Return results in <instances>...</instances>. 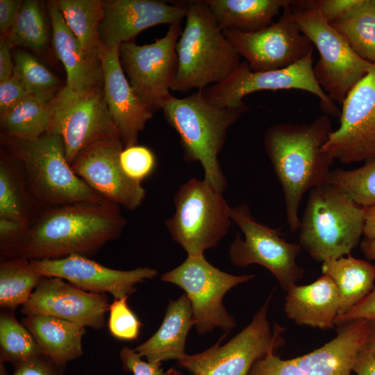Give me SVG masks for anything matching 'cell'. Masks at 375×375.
<instances>
[{"instance_id": "cell-22", "label": "cell", "mask_w": 375, "mask_h": 375, "mask_svg": "<svg viewBox=\"0 0 375 375\" xmlns=\"http://www.w3.org/2000/svg\"><path fill=\"white\" fill-rule=\"evenodd\" d=\"M340 327L329 342L292 360L307 375H351L358 355L366 347L367 319L353 320Z\"/></svg>"}, {"instance_id": "cell-49", "label": "cell", "mask_w": 375, "mask_h": 375, "mask_svg": "<svg viewBox=\"0 0 375 375\" xmlns=\"http://www.w3.org/2000/svg\"><path fill=\"white\" fill-rule=\"evenodd\" d=\"M363 235L365 238L375 239V205L365 207Z\"/></svg>"}, {"instance_id": "cell-46", "label": "cell", "mask_w": 375, "mask_h": 375, "mask_svg": "<svg viewBox=\"0 0 375 375\" xmlns=\"http://www.w3.org/2000/svg\"><path fill=\"white\" fill-rule=\"evenodd\" d=\"M23 1L0 0V32L2 36L6 35L15 24Z\"/></svg>"}, {"instance_id": "cell-19", "label": "cell", "mask_w": 375, "mask_h": 375, "mask_svg": "<svg viewBox=\"0 0 375 375\" xmlns=\"http://www.w3.org/2000/svg\"><path fill=\"white\" fill-rule=\"evenodd\" d=\"M110 305L106 294L83 290L60 278L43 276L22 306V312L53 316L101 329Z\"/></svg>"}, {"instance_id": "cell-25", "label": "cell", "mask_w": 375, "mask_h": 375, "mask_svg": "<svg viewBox=\"0 0 375 375\" xmlns=\"http://www.w3.org/2000/svg\"><path fill=\"white\" fill-rule=\"evenodd\" d=\"M194 326L192 310L185 294L176 300H169L162 322L158 331L134 349L147 361H163L183 358L187 337Z\"/></svg>"}, {"instance_id": "cell-1", "label": "cell", "mask_w": 375, "mask_h": 375, "mask_svg": "<svg viewBox=\"0 0 375 375\" xmlns=\"http://www.w3.org/2000/svg\"><path fill=\"white\" fill-rule=\"evenodd\" d=\"M126 224L119 206L111 202L49 207L31 222L8 258L87 257L119 237Z\"/></svg>"}, {"instance_id": "cell-15", "label": "cell", "mask_w": 375, "mask_h": 375, "mask_svg": "<svg viewBox=\"0 0 375 375\" xmlns=\"http://www.w3.org/2000/svg\"><path fill=\"white\" fill-rule=\"evenodd\" d=\"M291 5L283 9L277 22L259 31L222 30L226 39L240 57L246 59L251 70L265 72L284 68L313 52L314 45L300 31Z\"/></svg>"}, {"instance_id": "cell-32", "label": "cell", "mask_w": 375, "mask_h": 375, "mask_svg": "<svg viewBox=\"0 0 375 375\" xmlns=\"http://www.w3.org/2000/svg\"><path fill=\"white\" fill-rule=\"evenodd\" d=\"M43 276L31 267L30 260L23 258L3 260L0 264V306L15 311L24 305Z\"/></svg>"}, {"instance_id": "cell-50", "label": "cell", "mask_w": 375, "mask_h": 375, "mask_svg": "<svg viewBox=\"0 0 375 375\" xmlns=\"http://www.w3.org/2000/svg\"><path fill=\"white\" fill-rule=\"evenodd\" d=\"M360 249L368 260L375 261V239L365 238L360 242Z\"/></svg>"}, {"instance_id": "cell-6", "label": "cell", "mask_w": 375, "mask_h": 375, "mask_svg": "<svg viewBox=\"0 0 375 375\" xmlns=\"http://www.w3.org/2000/svg\"><path fill=\"white\" fill-rule=\"evenodd\" d=\"M3 142L20 160L31 194L38 202L49 207L110 202L74 173L60 135L46 133L33 140L3 136Z\"/></svg>"}, {"instance_id": "cell-43", "label": "cell", "mask_w": 375, "mask_h": 375, "mask_svg": "<svg viewBox=\"0 0 375 375\" xmlns=\"http://www.w3.org/2000/svg\"><path fill=\"white\" fill-rule=\"evenodd\" d=\"M31 94L15 74L0 81V114L14 107Z\"/></svg>"}, {"instance_id": "cell-16", "label": "cell", "mask_w": 375, "mask_h": 375, "mask_svg": "<svg viewBox=\"0 0 375 375\" xmlns=\"http://www.w3.org/2000/svg\"><path fill=\"white\" fill-rule=\"evenodd\" d=\"M340 126L322 150L343 163L375 158V62L342 104Z\"/></svg>"}, {"instance_id": "cell-35", "label": "cell", "mask_w": 375, "mask_h": 375, "mask_svg": "<svg viewBox=\"0 0 375 375\" xmlns=\"http://www.w3.org/2000/svg\"><path fill=\"white\" fill-rule=\"evenodd\" d=\"M43 354L27 328L19 322L14 311L2 310L0 314V360L12 364Z\"/></svg>"}, {"instance_id": "cell-3", "label": "cell", "mask_w": 375, "mask_h": 375, "mask_svg": "<svg viewBox=\"0 0 375 375\" xmlns=\"http://www.w3.org/2000/svg\"><path fill=\"white\" fill-rule=\"evenodd\" d=\"M186 23L177 41L178 70L172 90L186 92L220 83L239 68L240 56L224 37L206 1L180 3Z\"/></svg>"}, {"instance_id": "cell-33", "label": "cell", "mask_w": 375, "mask_h": 375, "mask_svg": "<svg viewBox=\"0 0 375 375\" xmlns=\"http://www.w3.org/2000/svg\"><path fill=\"white\" fill-rule=\"evenodd\" d=\"M24 170L1 153L0 158V217L31 223V200L26 191Z\"/></svg>"}, {"instance_id": "cell-51", "label": "cell", "mask_w": 375, "mask_h": 375, "mask_svg": "<svg viewBox=\"0 0 375 375\" xmlns=\"http://www.w3.org/2000/svg\"><path fill=\"white\" fill-rule=\"evenodd\" d=\"M366 347L375 356V318L367 319Z\"/></svg>"}, {"instance_id": "cell-10", "label": "cell", "mask_w": 375, "mask_h": 375, "mask_svg": "<svg viewBox=\"0 0 375 375\" xmlns=\"http://www.w3.org/2000/svg\"><path fill=\"white\" fill-rule=\"evenodd\" d=\"M255 277L233 275L213 266L204 256H188L180 265L163 274L161 280L175 284L190 301L194 326L199 334L221 328L227 333L236 326L234 317L222 303L225 294Z\"/></svg>"}, {"instance_id": "cell-47", "label": "cell", "mask_w": 375, "mask_h": 375, "mask_svg": "<svg viewBox=\"0 0 375 375\" xmlns=\"http://www.w3.org/2000/svg\"><path fill=\"white\" fill-rule=\"evenodd\" d=\"M13 46L6 36L0 40V81H3L13 74L14 59L12 47Z\"/></svg>"}, {"instance_id": "cell-30", "label": "cell", "mask_w": 375, "mask_h": 375, "mask_svg": "<svg viewBox=\"0 0 375 375\" xmlns=\"http://www.w3.org/2000/svg\"><path fill=\"white\" fill-rule=\"evenodd\" d=\"M69 30L92 58L101 61L103 47L99 26L104 16L102 0H53Z\"/></svg>"}, {"instance_id": "cell-24", "label": "cell", "mask_w": 375, "mask_h": 375, "mask_svg": "<svg viewBox=\"0 0 375 375\" xmlns=\"http://www.w3.org/2000/svg\"><path fill=\"white\" fill-rule=\"evenodd\" d=\"M340 298L333 281L322 274L306 285H294L287 291L285 312L299 325L326 330L335 326Z\"/></svg>"}, {"instance_id": "cell-29", "label": "cell", "mask_w": 375, "mask_h": 375, "mask_svg": "<svg viewBox=\"0 0 375 375\" xmlns=\"http://www.w3.org/2000/svg\"><path fill=\"white\" fill-rule=\"evenodd\" d=\"M56 94H31L0 114L3 136L33 140L47 133L51 121V101Z\"/></svg>"}, {"instance_id": "cell-23", "label": "cell", "mask_w": 375, "mask_h": 375, "mask_svg": "<svg viewBox=\"0 0 375 375\" xmlns=\"http://www.w3.org/2000/svg\"><path fill=\"white\" fill-rule=\"evenodd\" d=\"M47 9L52 27L53 50L66 71V85L76 92H85L101 86L103 71L101 61L86 54L67 27L53 1L47 2Z\"/></svg>"}, {"instance_id": "cell-28", "label": "cell", "mask_w": 375, "mask_h": 375, "mask_svg": "<svg viewBox=\"0 0 375 375\" xmlns=\"http://www.w3.org/2000/svg\"><path fill=\"white\" fill-rule=\"evenodd\" d=\"M322 272L333 281L338 288V315L358 304L375 287V266L351 254L322 262Z\"/></svg>"}, {"instance_id": "cell-39", "label": "cell", "mask_w": 375, "mask_h": 375, "mask_svg": "<svg viewBox=\"0 0 375 375\" xmlns=\"http://www.w3.org/2000/svg\"><path fill=\"white\" fill-rule=\"evenodd\" d=\"M119 160L126 176L140 183L153 172L156 165L153 152L149 148L138 144L124 148Z\"/></svg>"}, {"instance_id": "cell-27", "label": "cell", "mask_w": 375, "mask_h": 375, "mask_svg": "<svg viewBox=\"0 0 375 375\" xmlns=\"http://www.w3.org/2000/svg\"><path fill=\"white\" fill-rule=\"evenodd\" d=\"M222 30L254 32L273 23L290 0H205Z\"/></svg>"}, {"instance_id": "cell-37", "label": "cell", "mask_w": 375, "mask_h": 375, "mask_svg": "<svg viewBox=\"0 0 375 375\" xmlns=\"http://www.w3.org/2000/svg\"><path fill=\"white\" fill-rule=\"evenodd\" d=\"M15 74L31 94L56 93L60 79L36 58L26 51L13 52Z\"/></svg>"}, {"instance_id": "cell-48", "label": "cell", "mask_w": 375, "mask_h": 375, "mask_svg": "<svg viewBox=\"0 0 375 375\" xmlns=\"http://www.w3.org/2000/svg\"><path fill=\"white\" fill-rule=\"evenodd\" d=\"M352 371L357 375H375V356L366 347L358 355Z\"/></svg>"}, {"instance_id": "cell-26", "label": "cell", "mask_w": 375, "mask_h": 375, "mask_svg": "<svg viewBox=\"0 0 375 375\" xmlns=\"http://www.w3.org/2000/svg\"><path fill=\"white\" fill-rule=\"evenodd\" d=\"M30 331L42 353L63 367L83 354L85 327L46 315H25L21 322Z\"/></svg>"}, {"instance_id": "cell-38", "label": "cell", "mask_w": 375, "mask_h": 375, "mask_svg": "<svg viewBox=\"0 0 375 375\" xmlns=\"http://www.w3.org/2000/svg\"><path fill=\"white\" fill-rule=\"evenodd\" d=\"M126 297L115 299L109 308L108 329L110 334L120 340H136L142 324L136 315L128 307Z\"/></svg>"}, {"instance_id": "cell-18", "label": "cell", "mask_w": 375, "mask_h": 375, "mask_svg": "<svg viewBox=\"0 0 375 375\" xmlns=\"http://www.w3.org/2000/svg\"><path fill=\"white\" fill-rule=\"evenodd\" d=\"M31 268L45 277L67 280L83 290L111 294L114 299L128 297L135 291V285L154 278L155 269L143 267L130 270L107 267L86 256L71 255L61 258L31 260Z\"/></svg>"}, {"instance_id": "cell-45", "label": "cell", "mask_w": 375, "mask_h": 375, "mask_svg": "<svg viewBox=\"0 0 375 375\" xmlns=\"http://www.w3.org/2000/svg\"><path fill=\"white\" fill-rule=\"evenodd\" d=\"M375 318V287L358 304L343 315H337L335 326H341L351 321Z\"/></svg>"}, {"instance_id": "cell-42", "label": "cell", "mask_w": 375, "mask_h": 375, "mask_svg": "<svg viewBox=\"0 0 375 375\" xmlns=\"http://www.w3.org/2000/svg\"><path fill=\"white\" fill-rule=\"evenodd\" d=\"M119 358L124 370L131 372L133 375H165L160 367L161 363L146 362L142 360V357L134 349L122 347Z\"/></svg>"}, {"instance_id": "cell-13", "label": "cell", "mask_w": 375, "mask_h": 375, "mask_svg": "<svg viewBox=\"0 0 375 375\" xmlns=\"http://www.w3.org/2000/svg\"><path fill=\"white\" fill-rule=\"evenodd\" d=\"M231 216L244 234L238 232L229 247V257L237 267L260 265L269 271L285 291L295 285L304 269L297 263L301 246L288 242L276 229L258 222L244 204L231 208Z\"/></svg>"}, {"instance_id": "cell-40", "label": "cell", "mask_w": 375, "mask_h": 375, "mask_svg": "<svg viewBox=\"0 0 375 375\" xmlns=\"http://www.w3.org/2000/svg\"><path fill=\"white\" fill-rule=\"evenodd\" d=\"M247 375H307L292 360L270 353L256 360Z\"/></svg>"}, {"instance_id": "cell-34", "label": "cell", "mask_w": 375, "mask_h": 375, "mask_svg": "<svg viewBox=\"0 0 375 375\" xmlns=\"http://www.w3.org/2000/svg\"><path fill=\"white\" fill-rule=\"evenodd\" d=\"M5 36L13 47H26L39 54L44 53L49 32L42 3L37 0L23 1L15 24Z\"/></svg>"}, {"instance_id": "cell-36", "label": "cell", "mask_w": 375, "mask_h": 375, "mask_svg": "<svg viewBox=\"0 0 375 375\" xmlns=\"http://www.w3.org/2000/svg\"><path fill=\"white\" fill-rule=\"evenodd\" d=\"M327 183L364 208L375 205V158L356 169L331 171Z\"/></svg>"}, {"instance_id": "cell-12", "label": "cell", "mask_w": 375, "mask_h": 375, "mask_svg": "<svg viewBox=\"0 0 375 375\" xmlns=\"http://www.w3.org/2000/svg\"><path fill=\"white\" fill-rule=\"evenodd\" d=\"M312 53L290 66L275 70L254 72L246 61L241 62L228 79L201 90L203 96L210 103L219 108L247 109L243 101L247 94L262 90L297 89L317 97L326 113L340 115L334 101L315 77Z\"/></svg>"}, {"instance_id": "cell-53", "label": "cell", "mask_w": 375, "mask_h": 375, "mask_svg": "<svg viewBox=\"0 0 375 375\" xmlns=\"http://www.w3.org/2000/svg\"><path fill=\"white\" fill-rule=\"evenodd\" d=\"M374 3H375V0H374Z\"/></svg>"}, {"instance_id": "cell-11", "label": "cell", "mask_w": 375, "mask_h": 375, "mask_svg": "<svg viewBox=\"0 0 375 375\" xmlns=\"http://www.w3.org/2000/svg\"><path fill=\"white\" fill-rule=\"evenodd\" d=\"M47 133L62 138L70 165L92 143L121 138L110 115L103 85L85 92L61 87L51 101V121Z\"/></svg>"}, {"instance_id": "cell-14", "label": "cell", "mask_w": 375, "mask_h": 375, "mask_svg": "<svg viewBox=\"0 0 375 375\" xmlns=\"http://www.w3.org/2000/svg\"><path fill=\"white\" fill-rule=\"evenodd\" d=\"M181 23L169 26L163 37L153 43L138 45L133 41L119 45V58L129 83L149 110H162L171 94L177 70V41Z\"/></svg>"}, {"instance_id": "cell-17", "label": "cell", "mask_w": 375, "mask_h": 375, "mask_svg": "<svg viewBox=\"0 0 375 375\" xmlns=\"http://www.w3.org/2000/svg\"><path fill=\"white\" fill-rule=\"evenodd\" d=\"M124 148L120 137L98 140L80 151L71 167L107 201L133 210L142 203L146 191L142 183L133 181L123 171L119 157Z\"/></svg>"}, {"instance_id": "cell-7", "label": "cell", "mask_w": 375, "mask_h": 375, "mask_svg": "<svg viewBox=\"0 0 375 375\" xmlns=\"http://www.w3.org/2000/svg\"><path fill=\"white\" fill-rule=\"evenodd\" d=\"M291 8L300 31L319 52V59L313 65L316 80L333 101L342 105L373 63L356 53L312 6V1H294Z\"/></svg>"}, {"instance_id": "cell-41", "label": "cell", "mask_w": 375, "mask_h": 375, "mask_svg": "<svg viewBox=\"0 0 375 375\" xmlns=\"http://www.w3.org/2000/svg\"><path fill=\"white\" fill-rule=\"evenodd\" d=\"M11 375H64L61 366L44 354L12 364Z\"/></svg>"}, {"instance_id": "cell-31", "label": "cell", "mask_w": 375, "mask_h": 375, "mask_svg": "<svg viewBox=\"0 0 375 375\" xmlns=\"http://www.w3.org/2000/svg\"><path fill=\"white\" fill-rule=\"evenodd\" d=\"M362 58L375 62V3L360 0L342 19L330 24Z\"/></svg>"}, {"instance_id": "cell-9", "label": "cell", "mask_w": 375, "mask_h": 375, "mask_svg": "<svg viewBox=\"0 0 375 375\" xmlns=\"http://www.w3.org/2000/svg\"><path fill=\"white\" fill-rule=\"evenodd\" d=\"M272 292L254 315L251 322L224 344V335L203 352L188 355L178 361L179 367L192 375H247L254 362L276 351L284 344L283 328L274 324L272 330L267 317Z\"/></svg>"}, {"instance_id": "cell-2", "label": "cell", "mask_w": 375, "mask_h": 375, "mask_svg": "<svg viewBox=\"0 0 375 375\" xmlns=\"http://www.w3.org/2000/svg\"><path fill=\"white\" fill-rule=\"evenodd\" d=\"M333 131L324 114L310 124H278L265 132V149L283 191L292 232L299 227V209L304 194L327 183L335 159L322 148Z\"/></svg>"}, {"instance_id": "cell-8", "label": "cell", "mask_w": 375, "mask_h": 375, "mask_svg": "<svg viewBox=\"0 0 375 375\" xmlns=\"http://www.w3.org/2000/svg\"><path fill=\"white\" fill-rule=\"evenodd\" d=\"M175 212L165 220L172 239L188 256H203L217 246L231 224V208L204 179L192 178L174 197Z\"/></svg>"}, {"instance_id": "cell-21", "label": "cell", "mask_w": 375, "mask_h": 375, "mask_svg": "<svg viewBox=\"0 0 375 375\" xmlns=\"http://www.w3.org/2000/svg\"><path fill=\"white\" fill-rule=\"evenodd\" d=\"M119 46L103 47L101 62L105 100L124 148L138 144L153 113L140 100L126 79L119 58Z\"/></svg>"}, {"instance_id": "cell-4", "label": "cell", "mask_w": 375, "mask_h": 375, "mask_svg": "<svg viewBox=\"0 0 375 375\" xmlns=\"http://www.w3.org/2000/svg\"><path fill=\"white\" fill-rule=\"evenodd\" d=\"M162 110L166 121L180 137L185 160L199 162L203 179L215 190L223 193L227 181L218 155L228 128L247 109L215 106L203 97L201 90H198L183 98L172 96Z\"/></svg>"}, {"instance_id": "cell-5", "label": "cell", "mask_w": 375, "mask_h": 375, "mask_svg": "<svg viewBox=\"0 0 375 375\" xmlns=\"http://www.w3.org/2000/svg\"><path fill=\"white\" fill-rule=\"evenodd\" d=\"M364 223V207L326 183L310 190L299 227L300 245L322 262L347 256L359 243Z\"/></svg>"}, {"instance_id": "cell-20", "label": "cell", "mask_w": 375, "mask_h": 375, "mask_svg": "<svg viewBox=\"0 0 375 375\" xmlns=\"http://www.w3.org/2000/svg\"><path fill=\"white\" fill-rule=\"evenodd\" d=\"M186 8L180 3L169 5L156 0H106L99 26L103 47L111 48L133 40L147 28L181 23Z\"/></svg>"}, {"instance_id": "cell-52", "label": "cell", "mask_w": 375, "mask_h": 375, "mask_svg": "<svg viewBox=\"0 0 375 375\" xmlns=\"http://www.w3.org/2000/svg\"><path fill=\"white\" fill-rule=\"evenodd\" d=\"M3 361L0 360V375H9Z\"/></svg>"}, {"instance_id": "cell-44", "label": "cell", "mask_w": 375, "mask_h": 375, "mask_svg": "<svg viewBox=\"0 0 375 375\" xmlns=\"http://www.w3.org/2000/svg\"><path fill=\"white\" fill-rule=\"evenodd\" d=\"M360 0L312 1V6L329 24L342 19Z\"/></svg>"}]
</instances>
